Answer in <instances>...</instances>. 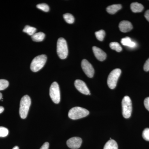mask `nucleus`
<instances>
[{
    "mask_svg": "<svg viewBox=\"0 0 149 149\" xmlns=\"http://www.w3.org/2000/svg\"><path fill=\"white\" fill-rule=\"evenodd\" d=\"M89 113V111L85 109L80 107H74L70 110L68 117L73 120H77L86 117Z\"/></svg>",
    "mask_w": 149,
    "mask_h": 149,
    "instance_id": "nucleus-2",
    "label": "nucleus"
},
{
    "mask_svg": "<svg viewBox=\"0 0 149 149\" xmlns=\"http://www.w3.org/2000/svg\"><path fill=\"white\" fill-rule=\"evenodd\" d=\"M144 103L145 107L149 111V97L145 99Z\"/></svg>",
    "mask_w": 149,
    "mask_h": 149,
    "instance_id": "nucleus-27",
    "label": "nucleus"
},
{
    "mask_svg": "<svg viewBox=\"0 0 149 149\" xmlns=\"http://www.w3.org/2000/svg\"><path fill=\"white\" fill-rule=\"evenodd\" d=\"M68 48L66 40L63 38H59L57 43V53L61 59L66 58L68 55Z\"/></svg>",
    "mask_w": 149,
    "mask_h": 149,
    "instance_id": "nucleus-4",
    "label": "nucleus"
},
{
    "mask_svg": "<svg viewBox=\"0 0 149 149\" xmlns=\"http://www.w3.org/2000/svg\"><path fill=\"white\" fill-rule=\"evenodd\" d=\"M93 50L95 56L100 61H104L106 58V54L100 48L97 47H93Z\"/></svg>",
    "mask_w": 149,
    "mask_h": 149,
    "instance_id": "nucleus-11",
    "label": "nucleus"
},
{
    "mask_svg": "<svg viewBox=\"0 0 149 149\" xmlns=\"http://www.w3.org/2000/svg\"><path fill=\"white\" fill-rule=\"evenodd\" d=\"M49 95L52 100L54 103L58 104L60 102V92L57 83L54 82L51 85Z\"/></svg>",
    "mask_w": 149,
    "mask_h": 149,
    "instance_id": "nucleus-7",
    "label": "nucleus"
},
{
    "mask_svg": "<svg viewBox=\"0 0 149 149\" xmlns=\"http://www.w3.org/2000/svg\"><path fill=\"white\" fill-rule=\"evenodd\" d=\"M13 149H19V147L18 146H16L14 147Z\"/></svg>",
    "mask_w": 149,
    "mask_h": 149,
    "instance_id": "nucleus-32",
    "label": "nucleus"
},
{
    "mask_svg": "<svg viewBox=\"0 0 149 149\" xmlns=\"http://www.w3.org/2000/svg\"><path fill=\"white\" fill-rule=\"evenodd\" d=\"M37 29L35 27H31L29 25H26L23 29V32L27 33L28 35L32 36L36 33Z\"/></svg>",
    "mask_w": 149,
    "mask_h": 149,
    "instance_id": "nucleus-18",
    "label": "nucleus"
},
{
    "mask_svg": "<svg viewBox=\"0 0 149 149\" xmlns=\"http://www.w3.org/2000/svg\"><path fill=\"white\" fill-rule=\"evenodd\" d=\"M2 98V94L0 93V100H1Z\"/></svg>",
    "mask_w": 149,
    "mask_h": 149,
    "instance_id": "nucleus-31",
    "label": "nucleus"
},
{
    "mask_svg": "<svg viewBox=\"0 0 149 149\" xmlns=\"http://www.w3.org/2000/svg\"><path fill=\"white\" fill-rule=\"evenodd\" d=\"M145 17L147 20L149 22V10H147L145 13Z\"/></svg>",
    "mask_w": 149,
    "mask_h": 149,
    "instance_id": "nucleus-29",
    "label": "nucleus"
},
{
    "mask_svg": "<svg viewBox=\"0 0 149 149\" xmlns=\"http://www.w3.org/2000/svg\"><path fill=\"white\" fill-rule=\"evenodd\" d=\"M9 131L7 128L0 127V137H5L8 135Z\"/></svg>",
    "mask_w": 149,
    "mask_h": 149,
    "instance_id": "nucleus-24",
    "label": "nucleus"
},
{
    "mask_svg": "<svg viewBox=\"0 0 149 149\" xmlns=\"http://www.w3.org/2000/svg\"><path fill=\"white\" fill-rule=\"evenodd\" d=\"M121 43L123 46H127L131 48L136 47L137 46L136 43L134 41H132L129 37H125V38H122L121 40Z\"/></svg>",
    "mask_w": 149,
    "mask_h": 149,
    "instance_id": "nucleus-13",
    "label": "nucleus"
},
{
    "mask_svg": "<svg viewBox=\"0 0 149 149\" xmlns=\"http://www.w3.org/2000/svg\"><path fill=\"white\" fill-rule=\"evenodd\" d=\"M122 8L120 4H114L110 6L107 8V11L110 14H114L118 11L120 10Z\"/></svg>",
    "mask_w": 149,
    "mask_h": 149,
    "instance_id": "nucleus-15",
    "label": "nucleus"
},
{
    "mask_svg": "<svg viewBox=\"0 0 149 149\" xmlns=\"http://www.w3.org/2000/svg\"><path fill=\"white\" fill-rule=\"evenodd\" d=\"M49 144L48 142H46L43 144V146L41 147L40 149H49Z\"/></svg>",
    "mask_w": 149,
    "mask_h": 149,
    "instance_id": "nucleus-28",
    "label": "nucleus"
},
{
    "mask_svg": "<svg viewBox=\"0 0 149 149\" xmlns=\"http://www.w3.org/2000/svg\"><path fill=\"white\" fill-rule=\"evenodd\" d=\"M95 36L98 40L100 41H102L105 36V32L104 30H100L97 31L95 33Z\"/></svg>",
    "mask_w": 149,
    "mask_h": 149,
    "instance_id": "nucleus-21",
    "label": "nucleus"
},
{
    "mask_svg": "<svg viewBox=\"0 0 149 149\" xmlns=\"http://www.w3.org/2000/svg\"><path fill=\"white\" fill-rule=\"evenodd\" d=\"M74 86L80 93L85 95H91L90 91L85 82L82 80H77L74 82Z\"/></svg>",
    "mask_w": 149,
    "mask_h": 149,
    "instance_id": "nucleus-9",
    "label": "nucleus"
},
{
    "mask_svg": "<svg viewBox=\"0 0 149 149\" xmlns=\"http://www.w3.org/2000/svg\"><path fill=\"white\" fill-rule=\"evenodd\" d=\"M45 35L43 32H38L32 36V39L35 42H42L45 39Z\"/></svg>",
    "mask_w": 149,
    "mask_h": 149,
    "instance_id": "nucleus-17",
    "label": "nucleus"
},
{
    "mask_svg": "<svg viewBox=\"0 0 149 149\" xmlns=\"http://www.w3.org/2000/svg\"><path fill=\"white\" fill-rule=\"evenodd\" d=\"M104 149H118V146L116 141L111 139L106 143Z\"/></svg>",
    "mask_w": 149,
    "mask_h": 149,
    "instance_id": "nucleus-16",
    "label": "nucleus"
},
{
    "mask_svg": "<svg viewBox=\"0 0 149 149\" xmlns=\"http://www.w3.org/2000/svg\"><path fill=\"white\" fill-rule=\"evenodd\" d=\"M121 73V70L116 68L113 70L109 75L107 79V84L111 89H113L116 88L118 80Z\"/></svg>",
    "mask_w": 149,
    "mask_h": 149,
    "instance_id": "nucleus-6",
    "label": "nucleus"
},
{
    "mask_svg": "<svg viewBox=\"0 0 149 149\" xmlns=\"http://www.w3.org/2000/svg\"><path fill=\"white\" fill-rule=\"evenodd\" d=\"M144 70L145 71H149V58L146 61L144 65Z\"/></svg>",
    "mask_w": 149,
    "mask_h": 149,
    "instance_id": "nucleus-26",
    "label": "nucleus"
},
{
    "mask_svg": "<svg viewBox=\"0 0 149 149\" xmlns=\"http://www.w3.org/2000/svg\"><path fill=\"white\" fill-rule=\"evenodd\" d=\"M37 7L39 9L44 11L47 12L49 10V7L48 5L46 3L39 4L37 5Z\"/></svg>",
    "mask_w": 149,
    "mask_h": 149,
    "instance_id": "nucleus-23",
    "label": "nucleus"
},
{
    "mask_svg": "<svg viewBox=\"0 0 149 149\" xmlns=\"http://www.w3.org/2000/svg\"><path fill=\"white\" fill-rule=\"evenodd\" d=\"M47 57L45 55L37 56L33 59L30 65V69L34 72H37L42 69L45 64Z\"/></svg>",
    "mask_w": 149,
    "mask_h": 149,
    "instance_id": "nucleus-3",
    "label": "nucleus"
},
{
    "mask_svg": "<svg viewBox=\"0 0 149 149\" xmlns=\"http://www.w3.org/2000/svg\"><path fill=\"white\" fill-rule=\"evenodd\" d=\"M122 114L125 118H129L131 115L132 111V102L130 97L125 96L122 101Z\"/></svg>",
    "mask_w": 149,
    "mask_h": 149,
    "instance_id": "nucleus-5",
    "label": "nucleus"
},
{
    "mask_svg": "<svg viewBox=\"0 0 149 149\" xmlns=\"http://www.w3.org/2000/svg\"><path fill=\"white\" fill-rule=\"evenodd\" d=\"M130 8L133 13L141 12L144 9L143 5L138 2L132 3L130 5Z\"/></svg>",
    "mask_w": 149,
    "mask_h": 149,
    "instance_id": "nucleus-14",
    "label": "nucleus"
},
{
    "mask_svg": "<svg viewBox=\"0 0 149 149\" xmlns=\"http://www.w3.org/2000/svg\"><path fill=\"white\" fill-rule=\"evenodd\" d=\"M119 28L121 32H127L132 30L133 27L130 22L123 20L120 22L119 23Z\"/></svg>",
    "mask_w": 149,
    "mask_h": 149,
    "instance_id": "nucleus-12",
    "label": "nucleus"
},
{
    "mask_svg": "<svg viewBox=\"0 0 149 149\" xmlns=\"http://www.w3.org/2000/svg\"><path fill=\"white\" fill-rule=\"evenodd\" d=\"M68 146L72 149H77L81 146L82 140L79 137H72L67 141Z\"/></svg>",
    "mask_w": 149,
    "mask_h": 149,
    "instance_id": "nucleus-10",
    "label": "nucleus"
},
{
    "mask_svg": "<svg viewBox=\"0 0 149 149\" xmlns=\"http://www.w3.org/2000/svg\"><path fill=\"white\" fill-rule=\"evenodd\" d=\"M83 71L88 77L92 78L94 76L95 70L92 65L86 59H83L81 63Z\"/></svg>",
    "mask_w": 149,
    "mask_h": 149,
    "instance_id": "nucleus-8",
    "label": "nucleus"
},
{
    "mask_svg": "<svg viewBox=\"0 0 149 149\" xmlns=\"http://www.w3.org/2000/svg\"><path fill=\"white\" fill-rule=\"evenodd\" d=\"M63 17L65 21L68 24H72L74 22V17L71 14H65L63 15Z\"/></svg>",
    "mask_w": 149,
    "mask_h": 149,
    "instance_id": "nucleus-20",
    "label": "nucleus"
},
{
    "mask_svg": "<svg viewBox=\"0 0 149 149\" xmlns=\"http://www.w3.org/2000/svg\"><path fill=\"white\" fill-rule=\"evenodd\" d=\"M110 47L112 49L114 50L116 52H119L122 50V48L119 43L116 42H112L110 44Z\"/></svg>",
    "mask_w": 149,
    "mask_h": 149,
    "instance_id": "nucleus-19",
    "label": "nucleus"
},
{
    "mask_svg": "<svg viewBox=\"0 0 149 149\" xmlns=\"http://www.w3.org/2000/svg\"><path fill=\"white\" fill-rule=\"evenodd\" d=\"M143 138L146 141H149V128H146L143 130L142 134Z\"/></svg>",
    "mask_w": 149,
    "mask_h": 149,
    "instance_id": "nucleus-25",
    "label": "nucleus"
},
{
    "mask_svg": "<svg viewBox=\"0 0 149 149\" xmlns=\"http://www.w3.org/2000/svg\"><path fill=\"white\" fill-rule=\"evenodd\" d=\"M9 82L4 79H0V91L5 90L8 87Z\"/></svg>",
    "mask_w": 149,
    "mask_h": 149,
    "instance_id": "nucleus-22",
    "label": "nucleus"
},
{
    "mask_svg": "<svg viewBox=\"0 0 149 149\" xmlns=\"http://www.w3.org/2000/svg\"><path fill=\"white\" fill-rule=\"evenodd\" d=\"M31 104V99L29 96L25 95L22 98L20 102L19 113L20 117L22 119H24L27 117Z\"/></svg>",
    "mask_w": 149,
    "mask_h": 149,
    "instance_id": "nucleus-1",
    "label": "nucleus"
},
{
    "mask_svg": "<svg viewBox=\"0 0 149 149\" xmlns=\"http://www.w3.org/2000/svg\"><path fill=\"white\" fill-rule=\"evenodd\" d=\"M4 109L3 107L0 106V113H2L4 111Z\"/></svg>",
    "mask_w": 149,
    "mask_h": 149,
    "instance_id": "nucleus-30",
    "label": "nucleus"
}]
</instances>
